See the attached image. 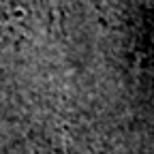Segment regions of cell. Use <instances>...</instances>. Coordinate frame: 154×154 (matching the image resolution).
Instances as JSON below:
<instances>
[{
	"mask_svg": "<svg viewBox=\"0 0 154 154\" xmlns=\"http://www.w3.org/2000/svg\"><path fill=\"white\" fill-rule=\"evenodd\" d=\"M41 0H0V26L30 28L38 22Z\"/></svg>",
	"mask_w": 154,
	"mask_h": 154,
	"instance_id": "cell-1",
	"label": "cell"
}]
</instances>
